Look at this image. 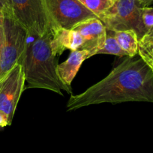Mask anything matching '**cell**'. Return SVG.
Segmentation results:
<instances>
[{"mask_svg":"<svg viewBox=\"0 0 153 153\" xmlns=\"http://www.w3.org/2000/svg\"><path fill=\"white\" fill-rule=\"evenodd\" d=\"M4 41H5V31H4V26H0V52L2 51Z\"/></svg>","mask_w":153,"mask_h":153,"instance_id":"cell-18","label":"cell"},{"mask_svg":"<svg viewBox=\"0 0 153 153\" xmlns=\"http://www.w3.org/2000/svg\"><path fill=\"white\" fill-rule=\"evenodd\" d=\"M5 41L0 52V80L17 64H21L26 50L27 30L11 17H5Z\"/></svg>","mask_w":153,"mask_h":153,"instance_id":"cell-3","label":"cell"},{"mask_svg":"<svg viewBox=\"0 0 153 153\" xmlns=\"http://www.w3.org/2000/svg\"><path fill=\"white\" fill-rule=\"evenodd\" d=\"M150 35H153V32H152V33H150Z\"/></svg>","mask_w":153,"mask_h":153,"instance_id":"cell-21","label":"cell"},{"mask_svg":"<svg viewBox=\"0 0 153 153\" xmlns=\"http://www.w3.org/2000/svg\"><path fill=\"white\" fill-rule=\"evenodd\" d=\"M116 40L122 49L127 53L128 56L134 57L138 54L139 38L137 34L133 29L113 31Z\"/></svg>","mask_w":153,"mask_h":153,"instance_id":"cell-11","label":"cell"},{"mask_svg":"<svg viewBox=\"0 0 153 153\" xmlns=\"http://www.w3.org/2000/svg\"><path fill=\"white\" fill-rule=\"evenodd\" d=\"M93 56L92 53L86 50L71 51L68 58L56 66V74L59 80L64 86L65 91L72 95L71 83L74 79L83 62Z\"/></svg>","mask_w":153,"mask_h":153,"instance_id":"cell-9","label":"cell"},{"mask_svg":"<svg viewBox=\"0 0 153 153\" xmlns=\"http://www.w3.org/2000/svg\"><path fill=\"white\" fill-rule=\"evenodd\" d=\"M0 10L4 13L5 17L14 18V14H13L10 0H0Z\"/></svg>","mask_w":153,"mask_h":153,"instance_id":"cell-16","label":"cell"},{"mask_svg":"<svg viewBox=\"0 0 153 153\" xmlns=\"http://www.w3.org/2000/svg\"><path fill=\"white\" fill-rule=\"evenodd\" d=\"M51 45L53 53L57 56L61 55L65 50L71 51L82 50L84 40L80 34L74 29L59 27L52 33Z\"/></svg>","mask_w":153,"mask_h":153,"instance_id":"cell-10","label":"cell"},{"mask_svg":"<svg viewBox=\"0 0 153 153\" xmlns=\"http://www.w3.org/2000/svg\"><path fill=\"white\" fill-rule=\"evenodd\" d=\"M25 83L24 72L20 64L14 65L0 80V110L8 115L11 123L25 89Z\"/></svg>","mask_w":153,"mask_h":153,"instance_id":"cell-7","label":"cell"},{"mask_svg":"<svg viewBox=\"0 0 153 153\" xmlns=\"http://www.w3.org/2000/svg\"><path fill=\"white\" fill-rule=\"evenodd\" d=\"M138 54L153 71V35L146 34L140 38Z\"/></svg>","mask_w":153,"mask_h":153,"instance_id":"cell-12","label":"cell"},{"mask_svg":"<svg viewBox=\"0 0 153 153\" xmlns=\"http://www.w3.org/2000/svg\"><path fill=\"white\" fill-rule=\"evenodd\" d=\"M142 24L146 34L153 32V7H143L140 9Z\"/></svg>","mask_w":153,"mask_h":153,"instance_id":"cell-15","label":"cell"},{"mask_svg":"<svg viewBox=\"0 0 153 153\" xmlns=\"http://www.w3.org/2000/svg\"><path fill=\"white\" fill-rule=\"evenodd\" d=\"M5 14L0 10V26H3L4 21H5Z\"/></svg>","mask_w":153,"mask_h":153,"instance_id":"cell-20","label":"cell"},{"mask_svg":"<svg viewBox=\"0 0 153 153\" xmlns=\"http://www.w3.org/2000/svg\"><path fill=\"white\" fill-rule=\"evenodd\" d=\"M43 2L53 32L59 27L71 29L81 22L97 17L78 0H43Z\"/></svg>","mask_w":153,"mask_h":153,"instance_id":"cell-6","label":"cell"},{"mask_svg":"<svg viewBox=\"0 0 153 153\" xmlns=\"http://www.w3.org/2000/svg\"><path fill=\"white\" fill-rule=\"evenodd\" d=\"M141 7H148L153 3V0H137Z\"/></svg>","mask_w":153,"mask_h":153,"instance_id":"cell-19","label":"cell"},{"mask_svg":"<svg viewBox=\"0 0 153 153\" xmlns=\"http://www.w3.org/2000/svg\"><path fill=\"white\" fill-rule=\"evenodd\" d=\"M72 29L78 32L84 40L82 50H86L96 55L105 43L107 29L104 23L98 18H91L81 22Z\"/></svg>","mask_w":153,"mask_h":153,"instance_id":"cell-8","label":"cell"},{"mask_svg":"<svg viewBox=\"0 0 153 153\" xmlns=\"http://www.w3.org/2000/svg\"><path fill=\"white\" fill-rule=\"evenodd\" d=\"M128 56L103 80L79 95H71L68 111L104 103H153V71L141 58Z\"/></svg>","mask_w":153,"mask_h":153,"instance_id":"cell-1","label":"cell"},{"mask_svg":"<svg viewBox=\"0 0 153 153\" xmlns=\"http://www.w3.org/2000/svg\"><path fill=\"white\" fill-rule=\"evenodd\" d=\"M86 8L99 17L114 3L113 0H78Z\"/></svg>","mask_w":153,"mask_h":153,"instance_id":"cell-14","label":"cell"},{"mask_svg":"<svg viewBox=\"0 0 153 153\" xmlns=\"http://www.w3.org/2000/svg\"><path fill=\"white\" fill-rule=\"evenodd\" d=\"M14 20L27 30L29 36L53 32V26L43 0H10Z\"/></svg>","mask_w":153,"mask_h":153,"instance_id":"cell-5","label":"cell"},{"mask_svg":"<svg viewBox=\"0 0 153 153\" xmlns=\"http://www.w3.org/2000/svg\"><path fill=\"white\" fill-rule=\"evenodd\" d=\"M141 8L137 0H114L113 5L98 19L107 30L133 29L140 39L146 34L141 21Z\"/></svg>","mask_w":153,"mask_h":153,"instance_id":"cell-4","label":"cell"},{"mask_svg":"<svg viewBox=\"0 0 153 153\" xmlns=\"http://www.w3.org/2000/svg\"><path fill=\"white\" fill-rule=\"evenodd\" d=\"M11 125V123H10L8 115L0 110V128H4Z\"/></svg>","mask_w":153,"mask_h":153,"instance_id":"cell-17","label":"cell"},{"mask_svg":"<svg viewBox=\"0 0 153 153\" xmlns=\"http://www.w3.org/2000/svg\"><path fill=\"white\" fill-rule=\"evenodd\" d=\"M97 54H110L117 56H128L127 53L123 51L115 38L113 31L107 29V37L105 43L101 50L98 51Z\"/></svg>","mask_w":153,"mask_h":153,"instance_id":"cell-13","label":"cell"},{"mask_svg":"<svg viewBox=\"0 0 153 153\" xmlns=\"http://www.w3.org/2000/svg\"><path fill=\"white\" fill-rule=\"evenodd\" d=\"M52 32L42 36H34L27 42L21 65L27 86L25 89H44L62 95L64 86L56 74L57 60L52 51Z\"/></svg>","mask_w":153,"mask_h":153,"instance_id":"cell-2","label":"cell"}]
</instances>
